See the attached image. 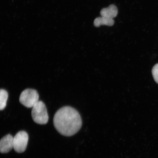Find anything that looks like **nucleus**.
Masks as SVG:
<instances>
[{"mask_svg": "<svg viewBox=\"0 0 158 158\" xmlns=\"http://www.w3.org/2000/svg\"><path fill=\"white\" fill-rule=\"evenodd\" d=\"M39 95L36 90L27 89L21 93L19 102L26 107L31 108H32L39 101Z\"/></svg>", "mask_w": 158, "mask_h": 158, "instance_id": "7ed1b4c3", "label": "nucleus"}, {"mask_svg": "<svg viewBox=\"0 0 158 158\" xmlns=\"http://www.w3.org/2000/svg\"><path fill=\"white\" fill-rule=\"evenodd\" d=\"M53 122L59 133L68 137L77 133L82 125L80 114L70 106H64L59 109L55 114Z\"/></svg>", "mask_w": 158, "mask_h": 158, "instance_id": "f257e3e1", "label": "nucleus"}, {"mask_svg": "<svg viewBox=\"0 0 158 158\" xmlns=\"http://www.w3.org/2000/svg\"><path fill=\"white\" fill-rule=\"evenodd\" d=\"M152 74L155 82L158 84V64H156L152 69Z\"/></svg>", "mask_w": 158, "mask_h": 158, "instance_id": "1a4fd4ad", "label": "nucleus"}, {"mask_svg": "<svg viewBox=\"0 0 158 158\" xmlns=\"http://www.w3.org/2000/svg\"><path fill=\"white\" fill-rule=\"evenodd\" d=\"M118 14L117 7L114 5H110L107 8L102 10L100 14L102 16L113 19L116 17Z\"/></svg>", "mask_w": 158, "mask_h": 158, "instance_id": "423d86ee", "label": "nucleus"}, {"mask_svg": "<svg viewBox=\"0 0 158 158\" xmlns=\"http://www.w3.org/2000/svg\"><path fill=\"white\" fill-rule=\"evenodd\" d=\"M32 108L31 116L34 121L40 124H47L49 117L47 108L44 102L39 101Z\"/></svg>", "mask_w": 158, "mask_h": 158, "instance_id": "f03ea898", "label": "nucleus"}, {"mask_svg": "<svg viewBox=\"0 0 158 158\" xmlns=\"http://www.w3.org/2000/svg\"><path fill=\"white\" fill-rule=\"evenodd\" d=\"M8 98V94L6 90L0 89V110H3L6 106L7 101Z\"/></svg>", "mask_w": 158, "mask_h": 158, "instance_id": "6e6552de", "label": "nucleus"}, {"mask_svg": "<svg viewBox=\"0 0 158 158\" xmlns=\"http://www.w3.org/2000/svg\"><path fill=\"white\" fill-rule=\"evenodd\" d=\"M114 23V21L113 19L103 16L97 18L95 19L94 22V25L97 27H99L102 25L112 26Z\"/></svg>", "mask_w": 158, "mask_h": 158, "instance_id": "0eeeda50", "label": "nucleus"}, {"mask_svg": "<svg viewBox=\"0 0 158 158\" xmlns=\"http://www.w3.org/2000/svg\"><path fill=\"white\" fill-rule=\"evenodd\" d=\"M13 148V137L10 134H8L0 140V152H9Z\"/></svg>", "mask_w": 158, "mask_h": 158, "instance_id": "39448f33", "label": "nucleus"}, {"mask_svg": "<svg viewBox=\"0 0 158 158\" xmlns=\"http://www.w3.org/2000/svg\"><path fill=\"white\" fill-rule=\"evenodd\" d=\"M29 136L26 132L20 131L13 137V149L17 153L23 152L26 149Z\"/></svg>", "mask_w": 158, "mask_h": 158, "instance_id": "20e7f679", "label": "nucleus"}]
</instances>
